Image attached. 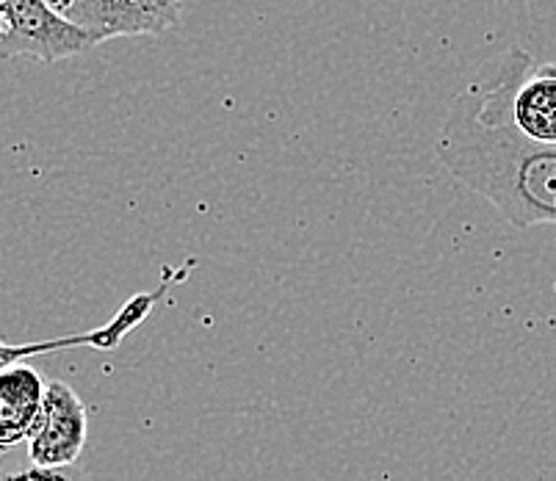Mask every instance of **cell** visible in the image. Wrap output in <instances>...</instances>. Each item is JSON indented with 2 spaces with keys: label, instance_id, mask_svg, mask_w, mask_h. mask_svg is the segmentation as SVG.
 <instances>
[{
  "label": "cell",
  "instance_id": "obj_8",
  "mask_svg": "<svg viewBox=\"0 0 556 481\" xmlns=\"http://www.w3.org/2000/svg\"><path fill=\"white\" fill-rule=\"evenodd\" d=\"M0 481H92L86 476V470H80L78 465H62V468H45L37 463H20V465H7L3 468V479Z\"/></svg>",
  "mask_w": 556,
  "mask_h": 481
},
{
  "label": "cell",
  "instance_id": "obj_7",
  "mask_svg": "<svg viewBox=\"0 0 556 481\" xmlns=\"http://www.w3.org/2000/svg\"><path fill=\"white\" fill-rule=\"evenodd\" d=\"M180 0H111V37L159 34L178 20Z\"/></svg>",
  "mask_w": 556,
  "mask_h": 481
},
{
  "label": "cell",
  "instance_id": "obj_6",
  "mask_svg": "<svg viewBox=\"0 0 556 481\" xmlns=\"http://www.w3.org/2000/svg\"><path fill=\"white\" fill-rule=\"evenodd\" d=\"M172 286V271H166V280L161 282L155 291H148V293H136L134 299H130L128 305L123 307V311L116 313L114 318H111L105 327L94 329V332H86V336H75V338H62V341H50V343H34V346H7L3 349V366H12V363H17V359L23 357H31V354H45V352H59V349H75V346H92V349H103V352H109V349H116L119 343H123V338L128 336L130 329L139 327L144 318H148V313L153 311L155 302H159L161 296L166 293V288Z\"/></svg>",
  "mask_w": 556,
  "mask_h": 481
},
{
  "label": "cell",
  "instance_id": "obj_2",
  "mask_svg": "<svg viewBox=\"0 0 556 481\" xmlns=\"http://www.w3.org/2000/svg\"><path fill=\"white\" fill-rule=\"evenodd\" d=\"M473 78L520 136L556 144V64H540L526 48L509 45L488 59Z\"/></svg>",
  "mask_w": 556,
  "mask_h": 481
},
{
  "label": "cell",
  "instance_id": "obj_3",
  "mask_svg": "<svg viewBox=\"0 0 556 481\" xmlns=\"http://www.w3.org/2000/svg\"><path fill=\"white\" fill-rule=\"evenodd\" d=\"M103 31L62 14L50 0H0V55L53 64L105 42Z\"/></svg>",
  "mask_w": 556,
  "mask_h": 481
},
{
  "label": "cell",
  "instance_id": "obj_4",
  "mask_svg": "<svg viewBox=\"0 0 556 481\" xmlns=\"http://www.w3.org/2000/svg\"><path fill=\"white\" fill-rule=\"evenodd\" d=\"M89 434L86 404L67 382H48L42 413L28 438V459L45 468L75 465Z\"/></svg>",
  "mask_w": 556,
  "mask_h": 481
},
{
  "label": "cell",
  "instance_id": "obj_5",
  "mask_svg": "<svg viewBox=\"0 0 556 481\" xmlns=\"http://www.w3.org/2000/svg\"><path fill=\"white\" fill-rule=\"evenodd\" d=\"M48 382L42 374L23 363L3 366L0 374V445L12 448L31 438L42 413Z\"/></svg>",
  "mask_w": 556,
  "mask_h": 481
},
{
  "label": "cell",
  "instance_id": "obj_1",
  "mask_svg": "<svg viewBox=\"0 0 556 481\" xmlns=\"http://www.w3.org/2000/svg\"><path fill=\"white\" fill-rule=\"evenodd\" d=\"M434 155L518 230L556 225V144L520 136L477 78L448 105Z\"/></svg>",
  "mask_w": 556,
  "mask_h": 481
}]
</instances>
